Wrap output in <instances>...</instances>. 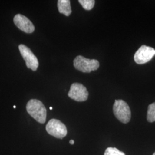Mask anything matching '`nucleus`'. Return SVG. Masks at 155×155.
Here are the masks:
<instances>
[{
	"mask_svg": "<svg viewBox=\"0 0 155 155\" xmlns=\"http://www.w3.org/2000/svg\"><path fill=\"white\" fill-rule=\"evenodd\" d=\"M50 110H52V107H50Z\"/></svg>",
	"mask_w": 155,
	"mask_h": 155,
	"instance_id": "nucleus-14",
	"label": "nucleus"
},
{
	"mask_svg": "<svg viewBox=\"0 0 155 155\" xmlns=\"http://www.w3.org/2000/svg\"><path fill=\"white\" fill-rule=\"evenodd\" d=\"M155 55V50L153 48L143 45L135 53L134 60L137 64H143L150 61Z\"/></svg>",
	"mask_w": 155,
	"mask_h": 155,
	"instance_id": "nucleus-7",
	"label": "nucleus"
},
{
	"mask_svg": "<svg viewBox=\"0 0 155 155\" xmlns=\"http://www.w3.org/2000/svg\"><path fill=\"white\" fill-rule=\"evenodd\" d=\"M147 118L149 122H155V102L148 106Z\"/></svg>",
	"mask_w": 155,
	"mask_h": 155,
	"instance_id": "nucleus-10",
	"label": "nucleus"
},
{
	"mask_svg": "<svg viewBox=\"0 0 155 155\" xmlns=\"http://www.w3.org/2000/svg\"><path fill=\"white\" fill-rule=\"evenodd\" d=\"M104 155H125V154L114 147H109L105 150Z\"/></svg>",
	"mask_w": 155,
	"mask_h": 155,
	"instance_id": "nucleus-12",
	"label": "nucleus"
},
{
	"mask_svg": "<svg viewBox=\"0 0 155 155\" xmlns=\"http://www.w3.org/2000/svg\"><path fill=\"white\" fill-rule=\"evenodd\" d=\"M16 107V106H13V108H14V109H15Z\"/></svg>",
	"mask_w": 155,
	"mask_h": 155,
	"instance_id": "nucleus-15",
	"label": "nucleus"
},
{
	"mask_svg": "<svg viewBox=\"0 0 155 155\" xmlns=\"http://www.w3.org/2000/svg\"><path fill=\"white\" fill-rule=\"evenodd\" d=\"M13 21L17 27L25 33H32L35 31L33 23L28 18L21 14H17L14 17Z\"/></svg>",
	"mask_w": 155,
	"mask_h": 155,
	"instance_id": "nucleus-8",
	"label": "nucleus"
},
{
	"mask_svg": "<svg viewBox=\"0 0 155 155\" xmlns=\"http://www.w3.org/2000/svg\"><path fill=\"white\" fill-rule=\"evenodd\" d=\"M74 140H71L70 141V144H71V145H74Z\"/></svg>",
	"mask_w": 155,
	"mask_h": 155,
	"instance_id": "nucleus-13",
	"label": "nucleus"
},
{
	"mask_svg": "<svg viewBox=\"0 0 155 155\" xmlns=\"http://www.w3.org/2000/svg\"><path fill=\"white\" fill-rule=\"evenodd\" d=\"M68 96L73 100L77 102H83L87 100L89 92L86 87L82 84L79 83H72Z\"/></svg>",
	"mask_w": 155,
	"mask_h": 155,
	"instance_id": "nucleus-6",
	"label": "nucleus"
},
{
	"mask_svg": "<svg viewBox=\"0 0 155 155\" xmlns=\"http://www.w3.org/2000/svg\"><path fill=\"white\" fill-rule=\"evenodd\" d=\"M18 49L26 63L27 67L33 71H36L39 67V61L32 51L28 47L24 45H19Z\"/></svg>",
	"mask_w": 155,
	"mask_h": 155,
	"instance_id": "nucleus-5",
	"label": "nucleus"
},
{
	"mask_svg": "<svg viewBox=\"0 0 155 155\" xmlns=\"http://www.w3.org/2000/svg\"><path fill=\"white\" fill-rule=\"evenodd\" d=\"M153 155H155V152L153 153Z\"/></svg>",
	"mask_w": 155,
	"mask_h": 155,
	"instance_id": "nucleus-16",
	"label": "nucleus"
},
{
	"mask_svg": "<svg viewBox=\"0 0 155 155\" xmlns=\"http://www.w3.org/2000/svg\"><path fill=\"white\" fill-rule=\"evenodd\" d=\"M46 130L49 134L57 139H63L67 134L66 125L61 121L54 118L51 119L47 123Z\"/></svg>",
	"mask_w": 155,
	"mask_h": 155,
	"instance_id": "nucleus-4",
	"label": "nucleus"
},
{
	"mask_svg": "<svg viewBox=\"0 0 155 155\" xmlns=\"http://www.w3.org/2000/svg\"><path fill=\"white\" fill-rule=\"evenodd\" d=\"M117 118L124 124H127L131 119V111L127 103L122 100H116L113 107Z\"/></svg>",
	"mask_w": 155,
	"mask_h": 155,
	"instance_id": "nucleus-2",
	"label": "nucleus"
},
{
	"mask_svg": "<svg viewBox=\"0 0 155 155\" xmlns=\"http://www.w3.org/2000/svg\"><path fill=\"white\" fill-rule=\"evenodd\" d=\"M58 8L59 13L66 16H69L72 12L70 0H58Z\"/></svg>",
	"mask_w": 155,
	"mask_h": 155,
	"instance_id": "nucleus-9",
	"label": "nucleus"
},
{
	"mask_svg": "<svg viewBox=\"0 0 155 155\" xmlns=\"http://www.w3.org/2000/svg\"><path fill=\"white\" fill-rule=\"evenodd\" d=\"M26 108L28 114L36 121L45 124L47 118V110L40 101L36 99L29 100Z\"/></svg>",
	"mask_w": 155,
	"mask_h": 155,
	"instance_id": "nucleus-1",
	"label": "nucleus"
},
{
	"mask_svg": "<svg viewBox=\"0 0 155 155\" xmlns=\"http://www.w3.org/2000/svg\"><path fill=\"white\" fill-rule=\"evenodd\" d=\"M74 66L79 71L89 73L97 70L100 67V63L96 59H90L79 55L74 60Z\"/></svg>",
	"mask_w": 155,
	"mask_h": 155,
	"instance_id": "nucleus-3",
	"label": "nucleus"
},
{
	"mask_svg": "<svg viewBox=\"0 0 155 155\" xmlns=\"http://www.w3.org/2000/svg\"><path fill=\"white\" fill-rule=\"evenodd\" d=\"M78 2L86 11L91 10L95 5L94 0H79Z\"/></svg>",
	"mask_w": 155,
	"mask_h": 155,
	"instance_id": "nucleus-11",
	"label": "nucleus"
}]
</instances>
